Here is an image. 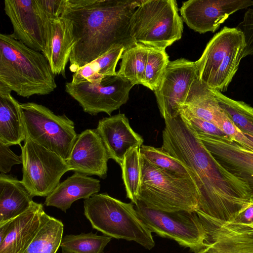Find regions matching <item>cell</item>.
I'll list each match as a JSON object with an SVG mask.
<instances>
[{
	"label": "cell",
	"instance_id": "cell-1",
	"mask_svg": "<svg viewBox=\"0 0 253 253\" xmlns=\"http://www.w3.org/2000/svg\"><path fill=\"white\" fill-rule=\"evenodd\" d=\"M162 149L192 172L198 189V210L223 222L230 221L253 201L248 185L215 160L180 116L165 120Z\"/></svg>",
	"mask_w": 253,
	"mask_h": 253
},
{
	"label": "cell",
	"instance_id": "cell-2",
	"mask_svg": "<svg viewBox=\"0 0 253 253\" xmlns=\"http://www.w3.org/2000/svg\"><path fill=\"white\" fill-rule=\"evenodd\" d=\"M141 0H64L60 17L73 44L70 71L76 72L113 48L135 45L130 22Z\"/></svg>",
	"mask_w": 253,
	"mask_h": 253
},
{
	"label": "cell",
	"instance_id": "cell-3",
	"mask_svg": "<svg viewBox=\"0 0 253 253\" xmlns=\"http://www.w3.org/2000/svg\"><path fill=\"white\" fill-rule=\"evenodd\" d=\"M0 83L20 96L44 95L57 87L45 56L11 34H0Z\"/></svg>",
	"mask_w": 253,
	"mask_h": 253
},
{
	"label": "cell",
	"instance_id": "cell-4",
	"mask_svg": "<svg viewBox=\"0 0 253 253\" xmlns=\"http://www.w3.org/2000/svg\"><path fill=\"white\" fill-rule=\"evenodd\" d=\"M84 209L92 228L103 235L134 241L148 250L154 247L152 232L140 218L132 203L97 193L84 201Z\"/></svg>",
	"mask_w": 253,
	"mask_h": 253
},
{
	"label": "cell",
	"instance_id": "cell-5",
	"mask_svg": "<svg viewBox=\"0 0 253 253\" xmlns=\"http://www.w3.org/2000/svg\"><path fill=\"white\" fill-rule=\"evenodd\" d=\"M138 201L148 208L159 211H196L199 194L192 178L161 169L142 158Z\"/></svg>",
	"mask_w": 253,
	"mask_h": 253
},
{
	"label": "cell",
	"instance_id": "cell-6",
	"mask_svg": "<svg viewBox=\"0 0 253 253\" xmlns=\"http://www.w3.org/2000/svg\"><path fill=\"white\" fill-rule=\"evenodd\" d=\"M245 46L240 31L224 27L211 39L195 61L199 81L211 90L226 91L238 70Z\"/></svg>",
	"mask_w": 253,
	"mask_h": 253
},
{
	"label": "cell",
	"instance_id": "cell-7",
	"mask_svg": "<svg viewBox=\"0 0 253 253\" xmlns=\"http://www.w3.org/2000/svg\"><path fill=\"white\" fill-rule=\"evenodd\" d=\"M137 43L166 50L182 37L183 21L175 0H142L130 22Z\"/></svg>",
	"mask_w": 253,
	"mask_h": 253
},
{
	"label": "cell",
	"instance_id": "cell-8",
	"mask_svg": "<svg viewBox=\"0 0 253 253\" xmlns=\"http://www.w3.org/2000/svg\"><path fill=\"white\" fill-rule=\"evenodd\" d=\"M20 105L26 138L67 160L78 135L73 121L65 114H55L41 104L27 102Z\"/></svg>",
	"mask_w": 253,
	"mask_h": 253
},
{
	"label": "cell",
	"instance_id": "cell-9",
	"mask_svg": "<svg viewBox=\"0 0 253 253\" xmlns=\"http://www.w3.org/2000/svg\"><path fill=\"white\" fill-rule=\"evenodd\" d=\"M135 208L152 232L173 240L195 253H199L206 247L207 231L196 211H159L148 208L139 201Z\"/></svg>",
	"mask_w": 253,
	"mask_h": 253
},
{
	"label": "cell",
	"instance_id": "cell-10",
	"mask_svg": "<svg viewBox=\"0 0 253 253\" xmlns=\"http://www.w3.org/2000/svg\"><path fill=\"white\" fill-rule=\"evenodd\" d=\"M4 10L13 27L15 39L46 57L52 34V20L58 18L42 0H5Z\"/></svg>",
	"mask_w": 253,
	"mask_h": 253
},
{
	"label": "cell",
	"instance_id": "cell-11",
	"mask_svg": "<svg viewBox=\"0 0 253 253\" xmlns=\"http://www.w3.org/2000/svg\"><path fill=\"white\" fill-rule=\"evenodd\" d=\"M21 146L22 181L33 196L47 197L70 170L66 161L55 153L26 138Z\"/></svg>",
	"mask_w": 253,
	"mask_h": 253
},
{
	"label": "cell",
	"instance_id": "cell-12",
	"mask_svg": "<svg viewBox=\"0 0 253 253\" xmlns=\"http://www.w3.org/2000/svg\"><path fill=\"white\" fill-rule=\"evenodd\" d=\"M133 86L128 80L117 74L96 83L67 82L65 88L84 112L95 116L102 112L111 115L119 109L128 101Z\"/></svg>",
	"mask_w": 253,
	"mask_h": 253
},
{
	"label": "cell",
	"instance_id": "cell-13",
	"mask_svg": "<svg viewBox=\"0 0 253 253\" xmlns=\"http://www.w3.org/2000/svg\"><path fill=\"white\" fill-rule=\"evenodd\" d=\"M197 78L195 62L185 58L169 61L159 87L154 91L164 120L179 116L190 87Z\"/></svg>",
	"mask_w": 253,
	"mask_h": 253
},
{
	"label": "cell",
	"instance_id": "cell-14",
	"mask_svg": "<svg viewBox=\"0 0 253 253\" xmlns=\"http://www.w3.org/2000/svg\"><path fill=\"white\" fill-rule=\"evenodd\" d=\"M252 5L253 0H189L182 3L180 12L190 29L204 34L214 32L230 15Z\"/></svg>",
	"mask_w": 253,
	"mask_h": 253
},
{
	"label": "cell",
	"instance_id": "cell-15",
	"mask_svg": "<svg viewBox=\"0 0 253 253\" xmlns=\"http://www.w3.org/2000/svg\"><path fill=\"white\" fill-rule=\"evenodd\" d=\"M197 134L219 164L245 182L253 195V151L243 146L229 136Z\"/></svg>",
	"mask_w": 253,
	"mask_h": 253
},
{
	"label": "cell",
	"instance_id": "cell-16",
	"mask_svg": "<svg viewBox=\"0 0 253 253\" xmlns=\"http://www.w3.org/2000/svg\"><path fill=\"white\" fill-rule=\"evenodd\" d=\"M110 159L96 129H87L78 134L66 163L70 170L105 178Z\"/></svg>",
	"mask_w": 253,
	"mask_h": 253
},
{
	"label": "cell",
	"instance_id": "cell-17",
	"mask_svg": "<svg viewBox=\"0 0 253 253\" xmlns=\"http://www.w3.org/2000/svg\"><path fill=\"white\" fill-rule=\"evenodd\" d=\"M96 129L110 159L114 160L120 166L130 149L141 147L143 143V139L133 130L124 114L101 119Z\"/></svg>",
	"mask_w": 253,
	"mask_h": 253
},
{
	"label": "cell",
	"instance_id": "cell-18",
	"mask_svg": "<svg viewBox=\"0 0 253 253\" xmlns=\"http://www.w3.org/2000/svg\"><path fill=\"white\" fill-rule=\"evenodd\" d=\"M100 190V181L75 172L60 182L46 197L44 205L57 208L66 212L76 201L87 199Z\"/></svg>",
	"mask_w": 253,
	"mask_h": 253
},
{
	"label": "cell",
	"instance_id": "cell-19",
	"mask_svg": "<svg viewBox=\"0 0 253 253\" xmlns=\"http://www.w3.org/2000/svg\"><path fill=\"white\" fill-rule=\"evenodd\" d=\"M45 211L42 204L32 203L24 212L14 218L5 239L0 244V253H19L38 230Z\"/></svg>",
	"mask_w": 253,
	"mask_h": 253
},
{
	"label": "cell",
	"instance_id": "cell-20",
	"mask_svg": "<svg viewBox=\"0 0 253 253\" xmlns=\"http://www.w3.org/2000/svg\"><path fill=\"white\" fill-rule=\"evenodd\" d=\"M197 213L208 234L206 247L199 253H253V233H235L213 223L200 211Z\"/></svg>",
	"mask_w": 253,
	"mask_h": 253
},
{
	"label": "cell",
	"instance_id": "cell-21",
	"mask_svg": "<svg viewBox=\"0 0 253 253\" xmlns=\"http://www.w3.org/2000/svg\"><path fill=\"white\" fill-rule=\"evenodd\" d=\"M11 90L0 83V142L10 146L20 145L26 139L19 102Z\"/></svg>",
	"mask_w": 253,
	"mask_h": 253
},
{
	"label": "cell",
	"instance_id": "cell-22",
	"mask_svg": "<svg viewBox=\"0 0 253 253\" xmlns=\"http://www.w3.org/2000/svg\"><path fill=\"white\" fill-rule=\"evenodd\" d=\"M22 180L7 174H0V224L13 219L27 211L33 198Z\"/></svg>",
	"mask_w": 253,
	"mask_h": 253
},
{
	"label": "cell",
	"instance_id": "cell-23",
	"mask_svg": "<svg viewBox=\"0 0 253 253\" xmlns=\"http://www.w3.org/2000/svg\"><path fill=\"white\" fill-rule=\"evenodd\" d=\"M183 107L194 116L219 128L226 115L212 91L202 83L198 77L192 84Z\"/></svg>",
	"mask_w": 253,
	"mask_h": 253
},
{
	"label": "cell",
	"instance_id": "cell-24",
	"mask_svg": "<svg viewBox=\"0 0 253 253\" xmlns=\"http://www.w3.org/2000/svg\"><path fill=\"white\" fill-rule=\"evenodd\" d=\"M52 34L46 58L53 74L65 78V69L73 47L65 20L61 17L52 20Z\"/></svg>",
	"mask_w": 253,
	"mask_h": 253
},
{
	"label": "cell",
	"instance_id": "cell-25",
	"mask_svg": "<svg viewBox=\"0 0 253 253\" xmlns=\"http://www.w3.org/2000/svg\"><path fill=\"white\" fill-rule=\"evenodd\" d=\"M63 231L62 222L45 213L38 230L19 253H56L60 247Z\"/></svg>",
	"mask_w": 253,
	"mask_h": 253
},
{
	"label": "cell",
	"instance_id": "cell-26",
	"mask_svg": "<svg viewBox=\"0 0 253 253\" xmlns=\"http://www.w3.org/2000/svg\"><path fill=\"white\" fill-rule=\"evenodd\" d=\"M125 49L121 45L113 48L105 54L79 68L72 75L71 83H96L105 77L116 75L117 63Z\"/></svg>",
	"mask_w": 253,
	"mask_h": 253
},
{
	"label": "cell",
	"instance_id": "cell-27",
	"mask_svg": "<svg viewBox=\"0 0 253 253\" xmlns=\"http://www.w3.org/2000/svg\"><path fill=\"white\" fill-rule=\"evenodd\" d=\"M149 49V47L139 43L125 49L117 74L128 80L133 86L143 85Z\"/></svg>",
	"mask_w": 253,
	"mask_h": 253
},
{
	"label": "cell",
	"instance_id": "cell-28",
	"mask_svg": "<svg viewBox=\"0 0 253 253\" xmlns=\"http://www.w3.org/2000/svg\"><path fill=\"white\" fill-rule=\"evenodd\" d=\"M126 197L134 205L138 203L142 182V157L140 147L130 149L120 165Z\"/></svg>",
	"mask_w": 253,
	"mask_h": 253
},
{
	"label": "cell",
	"instance_id": "cell-29",
	"mask_svg": "<svg viewBox=\"0 0 253 253\" xmlns=\"http://www.w3.org/2000/svg\"><path fill=\"white\" fill-rule=\"evenodd\" d=\"M211 90L234 125L242 132L253 136V107L243 101L231 99L220 92Z\"/></svg>",
	"mask_w": 253,
	"mask_h": 253
},
{
	"label": "cell",
	"instance_id": "cell-30",
	"mask_svg": "<svg viewBox=\"0 0 253 253\" xmlns=\"http://www.w3.org/2000/svg\"><path fill=\"white\" fill-rule=\"evenodd\" d=\"M111 239L110 237L92 232L68 234L63 237L60 247L62 253H104Z\"/></svg>",
	"mask_w": 253,
	"mask_h": 253
},
{
	"label": "cell",
	"instance_id": "cell-31",
	"mask_svg": "<svg viewBox=\"0 0 253 253\" xmlns=\"http://www.w3.org/2000/svg\"><path fill=\"white\" fill-rule=\"evenodd\" d=\"M140 153L145 160L155 167L194 180V175L190 170L162 148L142 145L140 147Z\"/></svg>",
	"mask_w": 253,
	"mask_h": 253
},
{
	"label": "cell",
	"instance_id": "cell-32",
	"mask_svg": "<svg viewBox=\"0 0 253 253\" xmlns=\"http://www.w3.org/2000/svg\"><path fill=\"white\" fill-rule=\"evenodd\" d=\"M169 61L166 50L149 47L143 85L155 91L160 84Z\"/></svg>",
	"mask_w": 253,
	"mask_h": 253
},
{
	"label": "cell",
	"instance_id": "cell-33",
	"mask_svg": "<svg viewBox=\"0 0 253 253\" xmlns=\"http://www.w3.org/2000/svg\"><path fill=\"white\" fill-rule=\"evenodd\" d=\"M204 214L215 225L226 230L239 233H253V201L230 221H221Z\"/></svg>",
	"mask_w": 253,
	"mask_h": 253
},
{
	"label": "cell",
	"instance_id": "cell-34",
	"mask_svg": "<svg viewBox=\"0 0 253 253\" xmlns=\"http://www.w3.org/2000/svg\"><path fill=\"white\" fill-rule=\"evenodd\" d=\"M179 116L197 133L220 137L228 136L216 125L194 116L184 107L181 109Z\"/></svg>",
	"mask_w": 253,
	"mask_h": 253
},
{
	"label": "cell",
	"instance_id": "cell-35",
	"mask_svg": "<svg viewBox=\"0 0 253 253\" xmlns=\"http://www.w3.org/2000/svg\"><path fill=\"white\" fill-rule=\"evenodd\" d=\"M244 35L245 46L243 58L253 55V8L245 13L243 20L236 27Z\"/></svg>",
	"mask_w": 253,
	"mask_h": 253
},
{
	"label": "cell",
	"instance_id": "cell-36",
	"mask_svg": "<svg viewBox=\"0 0 253 253\" xmlns=\"http://www.w3.org/2000/svg\"><path fill=\"white\" fill-rule=\"evenodd\" d=\"M22 164L21 156L16 155L10 149V146L0 142V172L7 174L15 165Z\"/></svg>",
	"mask_w": 253,
	"mask_h": 253
},
{
	"label": "cell",
	"instance_id": "cell-37",
	"mask_svg": "<svg viewBox=\"0 0 253 253\" xmlns=\"http://www.w3.org/2000/svg\"><path fill=\"white\" fill-rule=\"evenodd\" d=\"M12 220L0 224V244L3 242L7 235Z\"/></svg>",
	"mask_w": 253,
	"mask_h": 253
}]
</instances>
